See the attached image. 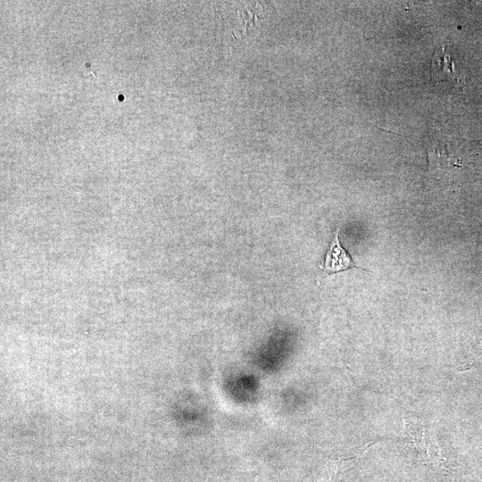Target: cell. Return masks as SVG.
<instances>
[{
	"instance_id": "1",
	"label": "cell",
	"mask_w": 482,
	"mask_h": 482,
	"mask_svg": "<svg viewBox=\"0 0 482 482\" xmlns=\"http://www.w3.org/2000/svg\"><path fill=\"white\" fill-rule=\"evenodd\" d=\"M458 138L433 130L426 138L425 148L428 158L429 170L436 177H442L444 172L460 166L457 156L459 151Z\"/></svg>"
},
{
	"instance_id": "2",
	"label": "cell",
	"mask_w": 482,
	"mask_h": 482,
	"mask_svg": "<svg viewBox=\"0 0 482 482\" xmlns=\"http://www.w3.org/2000/svg\"><path fill=\"white\" fill-rule=\"evenodd\" d=\"M339 229L334 234L331 243L327 250L324 262L320 265L324 275H329L351 268H358L353 262L349 253L341 245L338 237Z\"/></svg>"
},
{
	"instance_id": "3",
	"label": "cell",
	"mask_w": 482,
	"mask_h": 482,
	"mask_svg": "<svg viewBox=\"0 0 482 482\" xmlns=\"http://www.w3.org/2000/svg\"><path fill=\"white\" fill-rule=\"evenodd\" d=\"M445 46H437L434 51L431 64L432 78L436 81L445 83H453L457 81V73H455L453 62L444 52Z\"/></svg>"
}]
</instances>
